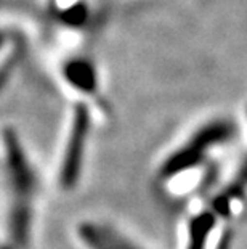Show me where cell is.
Segmentation results:
<instances>
[{"instance_id":"6da1fadb","label":"cell","mask_w":247,"mask_h":249,"mask_svg":"<svg viewBox=\"0 0 247 249\" xmlns=\"http://www.w3.org/2000/svg\"><path fill=\"white\" fill-rule=\"evenodd\" d=\"M7 155H8V169L10 180H12L13 192L16 195V206L13 208V233L15 240L19 245L28 241L29 233V219H31V198L35 190V178L31 171L23 150H21L16 137L7 134Z\"/></svg>"},{"instance_id":"7a4b0ae2","label":"cell","mask_w":247,"mask_h":249,"mask_svg":"<svg viewBox=\"0 0 247 249\" xmlns=\"http://www.w3.org/2000/svg\"><path fill=\"white\" fill-rule=\"evenodd\" d=\"M230 134H231V127L225 123L207 125L188 145H185L180 151L175 153L169 160V162H165L164 176L172 177L177 172L196 166L201 161L204 151H207L209 146L217 145V143H222L227 139H230Z\"/></svg>"},{"instance_id":"3957f363","label":"cell","mask_w":247,"mask_h":249,"mask_svg":"<svg viewBox=\"0 0 247 249\" xmlns=\"http://www.w3.org/2000/svg\"><path fill=\"white\" fill-rule=\"evenodd\" d=\"M87 132H88V113L87 108L81 105V107L76 108L74 123H72L69 142H67V148H66V156L65 161H63V169H61V182L67 188L74 187L79 178V174H81L83 148H85V142H87Z\"/></svg>"},{"instance_id":"277c9868","label":"cell","mask_w":247,"mask_h":249,"mask_svg":"<svg viewBox=\"0 0 247 249\" xmlns=\"http://www.w3.org/2000/svg\"><path fill=\"white\" fill-rule=\"evenodd\" d=\"M81 238L88 249H140L127 238L104 225L85 224L81 227Z\"/></svg>"},{"instance_id":"5b68a950","label":"cell","mask_w":247,"mask_h":249,"mask_svg":"<svg viewBox=\"0 0 247 249\" xmlns=\"http://www.w3.org/2000/svg\"><path fill=\"white\" fill-rule=\"evenodd\" d=\"M66 76L74 87H79L83 92H93L95 89V74L93 68L85 61L71 63L66 70Z\"/></svg>"}]
</instances>
